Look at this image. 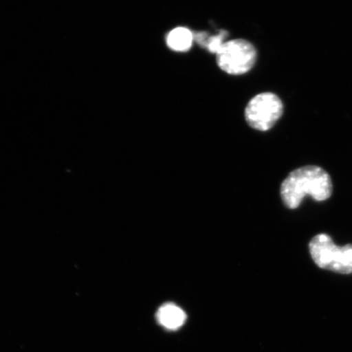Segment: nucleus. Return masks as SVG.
<instances>
[{"label":"nucleus","instance_id":"1","mask_svg":"<svg viewBox=\"0 0 352 352\" xmlns=\"http://www.w3.org/2000/svg\"><path fill=\"white\" fill-rule=\"evenodd\" d=\"M332 192L331 178L318 166H306L293 170L280 186L281 199L289 209L298 208L306 195L321 201L327 200Z\"/></svg>","mask_w":352,"mask_h":352},{"label":"nucleus","instance_id":"2","mask_svg":"<svg viewBox=\"0 0 352 352\" xmlns=\"http://www.w3.org/2000/svg\"><path fill=\"white\" fill-rule=\"evenodd\" d=\"M314 261L322 270L342 274H352V244L337 246L327 234H318L309 243Z\"/></svg>","mask_w":352,"mask_h":352},{"label":"nucleus","instance_id":"3","mask_svg":"<svg viewBox=\"0 0 352 352\" xmlns=\"http://www.w3.org/2000/svg\"><path fill=\"white\" fill-rule=\"evenodd\" d=\"M217 55L220 69L232 76H240L252 69L257 52L253 44L239 38L224 43Z\"/></svg>","mask_w":352,"mask_h":352},{"label":"nucleus","instance_id":"4","mask_svg":"<svg viewBox=\"0 0 352 352\" xmlns=\"http://www.w3.org/2000/svg\"><path fill=\"white\" fill-rule=\"evenodd\" d=\"M283 113L280 99L272 92H264L250 101L245 117L249 126L258 131L270 130Z\"/></svg>","mask_w":352,"mask_h":352},{"label":"nucleus","instance_id":"5","mask_svg":"<svg viewBox=\"0 0 352 352\" xmlns=\"http://www.w3.org/2000/svg\"><path fill=\"white\" fill-rule=\"evenodd\" d=\"M186 319V312L173 303H166L157 312L158 323L169 330H176L182 327Z\"/></svg>","mask_w":352,"mask_h":352},{"label":"nucleus","instance_id":"6","mask_svg":"<svg viewBox=\"0 0 352 352\" xmlns=\"http://www.w3.org/2000/svg\"><path fill=\"white\" fill-rule=\"evenodd\" d=\"M193 41V34L187 28H175L167 35L166 43L171 50L187 52L190 50Z\"/></svg>","mask_w":352,"mask_h":352},{"label":"nucleus","instance_id":"7","mask_svg":"<svg viewBox=\"0 0 352 352\" xmlns=\"http://www.w3.org/2000/svg\"><path fill=\"white\" fill-rule=\"evenodd\" d=\"M228 32H221L217 36L208 37L206 33H197L193 34V39L206 47L208 50L212 52V54H217L220 48L223 45V39L227 36Z\"/></svg>","mask_w":352,"mask_h":352}]
</instances>
